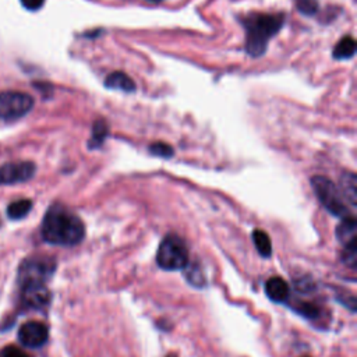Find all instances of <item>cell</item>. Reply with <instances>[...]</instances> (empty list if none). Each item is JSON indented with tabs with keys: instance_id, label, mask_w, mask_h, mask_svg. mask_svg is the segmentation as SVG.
I'll list each match as a JSON object with an SVG mask.
<instances>
[{
	"instance_id": "7c38bea8",
	"label": "cell",
	"mask_w": 357,
	"mask_h": 357,
	"mask_svg": "<svg viewBox=\"0 0 357 357\" xmlns=\"http://www.w3.org/2000/svg\"><path fill=\"white\" fill-rule=\"evenodd\" d=\"M105 87L110 90H117L123 92H134L136 91V84L134 81L123 72H114L110 73L106 80H105Z\"/></svg>"
},
{
	"instance_id": "9c48e42d",
	"label": "cell",
	"mask_w": 357,
	"mask_h": 357,
	"mask_svg": "<svg viewBox=\"0 0 357 357\" xmlns=\"http://www.w3.org/2000/svg\"><path fill=\"white\" fill-rule=\"evenodd\" d=\"M49 329L39 321H30L19 329V340L27 347H41L48 342Z\"/></svg>"
},
{
	"instance_id": "7a4b0ae2",
	"label": "cell",
	"mask_w": 357,
	"mask_h": 357,
	"mask_svg": "<svg viewBox=\"0 0 357 357\" xmlns=\"http://www.w3.org/2000/svg\"><path fill=\"white\" fill-rule=\"evenodd\" d=\"M285 24V14L254 13L243 19L246 30V52L253 57L265 53L269 39L276 35Z\"/></svg>"
},
{
	"instance_id": "ffe728a7",
	"label": "cell",
	"mask_w": 357,
	"mask_h": 357,
	"mask_svg": "<svg viewBox=\"0 0 357 357\" xmlns=\"http://www.w3.org/2000/svg\"><path fill=\"white\" fill-rule=\"evenodd\" d=\"M297 10L303 13L305 16H313L318 12V2L317 0H296Z\"/></svg>"
},
{
	"instance_id": "e0dca14e",
	"label": "cell",
	"mask_w": 357,
	"mask_h": 357,
	"mask_svg": "<svg viewBox=\"0 0 357 357\" xmlns=\"http://www.w3.org/2000/svg\"><path fill=\"white\" fill-rule=\"evenodd\" d=\"M32 210V201L31 200H19V201H14L12 203L9 207H8V215L10 219H23L24 216H27L30 214V211Z\"/></svg>"
},
{
	"instance_id": "8992f818",
	"label": "cell",
	"mask_w": 357,
	"mask_h": 357,
	"mask_svg": "<svg viewBox=\"0 0 357 357\" xmlns=\"http://www.w3.org/2000/svg\"><path fill=\"white\" fill-rule=\"evenodd\" d=\"M56 264L49 257H30L26 258L19 268V283H46L53 275Z\"/></svg>"
},
{
	"instance_id": "3957f363",
	"label": "cell",
	"mask_w": 357,
	"mask_h": 357,
	"mask_svg": "<svg viewBox=\"0 0 357 357\" xmlns=\"http://www.w3.org/2000/svg\"><path fill=\"white\" fill-rule=\"evenodd\" d=\"M156 263L165 271L185 269L189 264V249L186 242L177 234H167L161 242Z\"/></svg>"
},
{
	"instance_id": "277c9868",
	"label": "cell",
	"mask_w": 357,
	"mask_h": 357,
	"mask_svg": "<svg viewBox=\"0 0 357 357\" xmlns=\"http://www.w3.org/2000/svg\"><path fill=\"white\" fill-rule=\"evenodd\" d=\"M312 187L323 204V207L332 215L346 218L349 216V208L345 203L339 189L332 181L325 176H314L312 178Z\"/></svg>"
},
{
	"instance_id": "30bf717a",
	"label": "cell",
	"mask_w": 357,
	"mask_h": 357,
	"mask_svg": "<svg viewBox=\"0 0 357 357\" xmlns=\"http://www.w3.org/2000/svg\"><path fill=\"white\" fill-rule=\"evenodd\" d=\"M356 234H357V222L353 215H349L342 219V222L336 227L338 241L343 245V247L356 245Z\"/></svg>"
},
{
	"instance_id": "44dd1931",
	"label": "cell",
	"mask_w": 357,
	"mask_h": 357,
	"mask_svg": "<svg viewBox=\"0 0 357 357\" xmlns=\"http://www.w3.org/2000/svg\"><path fill=\"white\" fill-rule=\"evenodd\" d=\"M342 261H343L347 267H350L351 269H354V268L357 267V245L343 247Z\"/></svg>"
},
{
	"instance_id": "5b68a950",
	"label": "cell",
	"mask_w": 357,
	"mask_h": 357,
	"mask_svg": "<svg viewBox=\"0 0 357 357\" xmlns=\"http://www.w3.org/2000/svg\"><path fill=\"white\" fill-rule=\"evenodd\" d=\"M34 108V98L20 91H0V119L6 122L17 121Z\"/></svg>"
},
{
	"instance_id": "52a82bcc",
	"label": "cell",
	"mask_w": 357,
	"mask_h": 357,
	"mask_svg": "<svg viewBox=\"0 0 357 357\" xmlns=\"http://www.w3.org/2000/svg\"><path fill=\"white\" fill-rule=\"evenodd\" d=\"M37 166L32 162H10L0 166V186L26 183L34 177Z\"/></svg>"
},
{
	"instance_id": "ac0fdd59",
	"label": "cell",
	"mask_w": 357,
	"mask_h": 357,
	"mask_svg": "<svg viewBox=\"0 0 357 357\" xmlns=\"http://www.w3.org/2000/svg\"><path fill=\"white\" fill-rule=\"evenodd\" d=\"M185 271H186V278H187V280H189L193 286L201 287V286L205 285V275H204L203 268H201L198 264H187V265L185 267Z\"/></svg>"
},
{
	"instance_id": "4fadbf2b",
	"label": "cell",
	"mask_w": 357,
	"mask_h": 357,
	"mask_svg": "<svg viewBox=\"0 0 357 357\" xmlns=\"http://www.w3.org/2000/svg\"><path fill=\"white\" fill-rule=\"evenodd\" d=\"M340 194L354 208L357 204V177L354 173H343L340 177Z\"/></svg>"
},
{
	"instance_id": "7402d4cb",
	"label": "cell",
	"mask_w": 357,
	"mask_h": 357,
	"mask_svg": "<svg viewBox=\"0 0 357 357\" xmlns=\"http://www.w3.org/2000/svg\"><path fill=\"white\" fill-rule=\"evenodd\" d=\"M0 357H30L26 351H23L20 347L16 346H8L6 349L0 353Z\"/></svg>"
},
{
	"instance_id": "2e32d148",
	"label": "cell",
	"mask_w": 357,
	"mask_h": 357,
	"mask_svg": "<svg viewBox=\"0 0 357 357\" xmlns=\"http://www.w3.org/2000/svg\"><path fill=\"white\" fill-rule=\"evenodd\" d=\"M253 242L256 245V249L258 250V253L263 257H269L272 254V245H271V239L269 236L261 230V229H256L253 232Z\"/></svg>"
},
{
	"instance_id": "ba28073f",
	"label": "cell",
	"mask_w": 357,
	"mask_h": 357,
	"mask_svg": "<svg viewBox=\"0 0 357 357\" xmlns=\"http://www.w3.org/2000/svg\"><path fill=\"white\" fill-rule=\"evenodd\" d=\"M21 302L28 309L42 310L50 302V293L45 283H27L21 286Z\"/></svg>"
},
{
	"instance_id": "6da1fadb",
	"label": "cell",
	"mask_w": 357,
	"mask_h": 357,
	"mask_svg": "<svg viewBox=\"0 0 357 357\" xmlns=\"http://www.w3.org/2000/svg\"><path fill=\"white\" fill-rule=\"evenodd\" d=\"M41 234L49 245L72 247L83 242L85 226L73 211L62 204H53L43 216Z\"/></svg>"
},
{
	"instance_id": "d4e9b609",
	"label": "cell",
	"mask_w": 357,
	"mask_h": 357,
	"mask_svg": "<svg viewBox=\"0 0 357 357\" xmlns=\"http://www.w3.org/2000/svg\"><path fill=\"white\" fill-rule=\"evenodd\" d=\"M151 2H161V0H151Z\"/></svg>"
},
{
	"instance_id": "9a60e30c",
	"label": "cell",
	"mask_w": 357,
	"mask_h": 357,
	"mask_svg": "<svg viewBox=\"0 0 357 357\" xmlns=\"http://www.w3.org/2000/svg\"><path fill=\"white\" fill-rule=\"evenodd\" d=\"M109 136V126L103 121V119H98V121L92 126V136L88 143L90 150H96L101 145H103L106 137Z\"/></svg>"
},
{
	"instance_id": "603a6c76",
	"label": "cell",
	"mask_w": 357,
	"mask_h": 357,
	"mask_svg": "<svg viewBox=\"0 0 357 357\" xmlns=\"http://www.w3.org/2000/svg\"><path fill=\"white\" fill-rule=\"evenodd\" d=\"M20 2H21V5H23L27 10L35 12V10H39V9L43 6L45 0H20Z\"/></svg>"
},
{
	"instance_id": "8fae6325",
	"label": "cell",
	"mask_w": 357,
	"mask_h": 357,
	"mask_svg": "<svg viewBox=\"0 0 357 357\" xmlns=\"http://www.w3.org/2000/svg\"><path fill=\"white\" fill-rule=\"evenodd\" d=\"M265 292L269 299L275 303H283L289 299V285L278 276L271 278L265 283Z\"/></svg>"
},
{
	"instance_id": "d6986e66",
	"label": "cell",
	"mask_w": 357,
	"mask_h": 357,
	"mask_svg": "<svg viewBox=\"0 0 357 357\" xmlns=\"http://www.w3.org/2000/svg\"><path fill=\"white\" fill-rule=\"evenodd\" d=\"M148 151L152 155L159 156V158H165V159L172 158L173 154H174V150L169 144H166V143H154V144L150 145Z\"/></svg>"
},
{
	"instance_id": "cb8c5ba5",
	"label": "cell",
	"mask_w": 357,
	"mask_h": 357,
	"mask_svg": "<svg viewBox=\"0 0 357 357\" xmlns=\"http://www.w3.org/2000/svg\"><path fill=\"white\" fill-rule=\"evenodd\" d=\"M166 357H176L174 354H169V356H166Z\"/></svg>"
},
{
	"instance_id": "5bb4252c",
	"label": "cell",
	"mask_w": 357,
	"mask_h": 357,
	"mask_svg": "<svg viewBox=\"0 0 357 357\" xmlns=\"http://www.w3.org/2000/svg\"><path fill=\"white\" fill-rule=\"evenodd\" d=\"M356 53V41L353 39V37L347 35L343 37L336 46L334 48V57L336 61H347V59H351Z\"/></svg>"
}]
</instances>
